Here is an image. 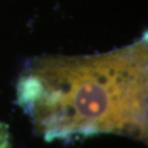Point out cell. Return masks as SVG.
<instances>
[{
	"label": "cell",
	"mask_w": 148,
	"mask_h": 148,
	"mask_svg": "<svg viewBox=\"0 0 148 148\" xmlns=\"http://www.w3.org/2000/svg\"><path fill=\"white\" fill-rule=\"evenodd\" d=\"M147 36L87 56L30 60L16 103L46 142L101 135L147 139Z\"/></svg>",
	"instance_id": "cell-1"
},
{
	"label": "cell",
	"mask_w": 148,
	"mask_h": 148,
	"mask_svg": "<svg viewBox=\"0 0 148 148\" xmlns=\"http://www.w3.org/2000/svg\"><path fill=\"white\" fill-rule=\"evenodd\" d=\"M0 148H11L10 132L8 125L0 121Z\"/></svg>",
	"instance_id": "cell-2"
}]
</instances>
